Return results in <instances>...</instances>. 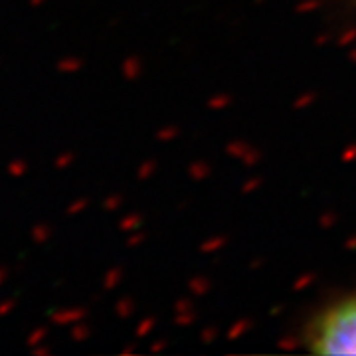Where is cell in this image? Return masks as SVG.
<instances>
[{
	"label": "cell",
	"mask_w": 356,
	"mask_h": 356,
	"mask_svg": "<svg viewBox=\"0 0 356 356\" xmlns=\"http://www.w3.org/2000/svg\"><path fill=\"white\" fill-rule=\"evenodd\" d=\"M317 355H356V295L323 311L307 333Z\"/></svg>",
	"instance_id": "cell-1"
}]
</instances>
